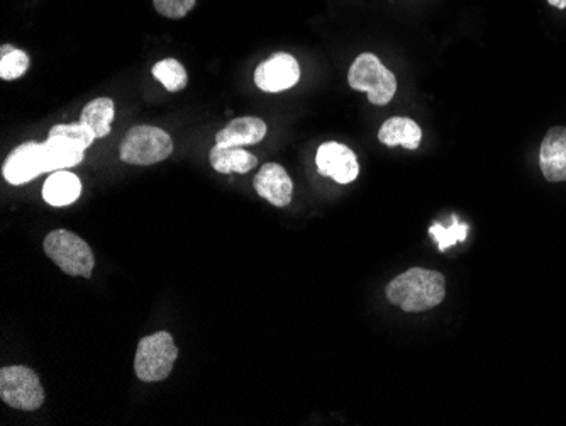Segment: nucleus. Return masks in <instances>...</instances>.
Instances as JSON below:
<instances>
[{"mask_svg":"<svg viewBox=\"0 0 566 426\" xmlns=\"http://www.w3.org/2000/svg\"><path fill=\"white\" fill-rule=\"evenodd\" d=\"M316 165L319 174L336 180L338 184H350L360 174V165L355 152L336 141H328L319 146Z\"/></svg>","mask_w":566,"mask_h":426,"instance_id":"nucleus-8","label":"nucleus"},{"mask_svg":"<svg viewBox=\"0 0 566 426\" xmlns=\"http://www.w3.org/2000/svg\"><path fill=\"white\" fill-rule=\"evenodd\" d=\"M197 0H153L156 12L168 19H182L195 7Z\"/></svg>","mask_w":566,"mask_h":426,"instance_id":"nucleus-21","label":"nucleus"},{"mask_svg":"<svg viewBox=\"0 0 566 426\" xmlns=\"http://www.w3.org/2000/svg\"><path fill=\"white\" fill-rule=\"evenodd\" d=\"M29 57L23 50H12L0 58V79L17 80L28 72Z\"/></svg>","mask_w":566,"mask_h":426,"instance_id":"nucleus-19","label":"nucleus"},{"mask_svg":"<svg viewBox=\"0 0 566 426\" xmlns=\"http://www.w3.org/2000/svg\"><path fill=\"white\" fill-rule=\"evenodd\" d=\"M178 348L168 331H158L139 342L134 372L139 381L160 382L172 374Z\"/></svg>","mask_w":566,"mask_h":426,"instance_id":"nucleus-3","label":"nucleus"},{"mask_svg":"<svg viewBox=\"0 0 566 426\" xmlns=\"http://www.w3.org/2000/svg\"><path fill=\"white\" fill-rule=\"evenodd\" d=\"M85 146L65 136L48 133L45 143L28 141L14 148L2 165V175L11 185H24L41 174L67 170L82 162Z\"/></svg>","mask_w":566,"mask_h":426,"instance_id":"nucleus-1","label":"nucleus"},{"mask_svg":"<svg viewBox=\"0 0 566 426\" xmlns=\"http://www.w3.org/2000/svg\"><path fill=\"white\" fill-rule=\"evenodd\" d=\"M387 299L406 313H422L443 303L446 296L444 275L436 270H407L387 286Z\"/></svg>","mask_w":566,"mask_h":426,"instance_id":"nucleus-2","label":"nucleus"},{"mask_svg":"<svg viewBox=\"0 0 566 426\" xmlns=\"http://www.w3.org/2000/svg\"><path fill=\"white\" fill-rule=\"evenodd\" d=\"M0 398L14 410L34 411L45 403V389L34 370L14 365L0 370Z\"/></svg>","mask_w":566,"mask_h":426,"instance_id":"nucleus-7","label":"nucleus"},{"mask_svg":"<svg viewBox=\"0 0 566 426\" xmlns=\"http://www.w3.org/2000/svg\"><path fill=\"white\" fill-rule=\"evenodd\" d=\"M50 133L65 136L68 140L77 141V143L85 146V148L92 146L95 138H97L94 131H92L87 124L82 123V121L72 124H56V126L50 129Z\"/></svg>","mask_w":566,"mask_h":426,"instance_id":"nucleus-20","label":"nucleus"},{"mask_svg":"<svg viewBox=\"0 0 566 426\" xmlns=\"http://www.w3.org/2000/svg\"><path fill=\"white\" fill-rule=\"evenodd\" d=\"M172 153V136L163 129L146 124L129 129L119 148L121 160L131 165H153L167 160Z\"/></svg>","mask_w":566,"mask_h":426,"instance_id":"nucleus-5","label":"nucleus"},{"mask_svg":"<svg viewBox=\"0 0 566 426\" xmlns=\"http://www.w3.org/2000/svg\"><path fill=\"white\" fill-rule=\"evenodd\" d=\"M422 131L416 121L409 118H390L378 131V140L383 145L404 146L407 150H417L421 145Z\"/></svg>","mask_w":566,"mask_h":426,"instance_id":"nucleus-15","label":"nucleus"},{"mask_svg":"<svg viewBox=\"0 0 566 426\" xmlns=\"http://www.w3.org/2000/svg\"><path fill=\"white\" fill-rule=\"evenodd\" d=\"M12 50H16V48H14V46L11 45H4L2 46V55H6V53H9V51Z\"/></svg>","mask_w":566,"mask_h":426,"instance_id":"nucleus-23","label":"nucleus"},{"mask_svg":"<svg viewBox=\"0 0 566 426\" xmlns=\"http://www.w3.org/2000/svg\"><path fill=\"white\" fill-rule=\"evenodd\" d=\"M153 77L160 82L168 92H178L184 90L189 82V75L184 65L175 60V58H165L161 62L156 63L153 67Z\"/></svg>","mask_w":566,"mask_h":426,"instance_id":"nucleus-17","label":"nucleus"},{"mask_svg":"<svg viewBox=\"0 0 566 426\" xmlns=\"http://www.w3.org/2000/svg\"><path fill=\"white\" fill-rule=\"evenodd\" d=\"M351 89L367 92L368 101L375 106H385L394 99L397 79L389 68L372 53H363L356 58L348 72Z\"/></svg>","mask_w":566,"mask_h":426,"instance_id":"nucleus-4","label":"nucleus"},{"mask_svg":"<svg viewBox=\"0 0 566 426\" xmlns=\"http://www.w3.org/2000/svg\"><path fill=\"white\" fill-rule=\"evenodd\" d=\"M114 114H116L114 101L107 99V97H99V99H94L84 107L80 121L87 124L97 138H106L111 133Z\"/></svg>","mask_w":566,"mask_h":426,"instance_id":"nucleus-16","label":"nucleus"},{"mask_svg":"<svg viewBox=\"0 0 566 426\" xmlns=\"http://www.w3.org/2000/svg\"><path fill=\"white\" fill-rule=\"evenodd\" d=\"M551 6L558 7V9H566V0H548Z\"/></svg>","mask_w":566,"mask_h":426,"instance_id":"nucleus-22","label":"nucleus"},{"mask_svg":"<svg viewBox=\"0 0 566 426\" xmlns=\"http://www.w3.org/2000/svg\"><path fill=\"white\" fill-rule=\"evenodd\" d=\"M468 230H470V226L461 223L460 219L453 216V225L450 228H444L441 223H434L429 228V235L433 236L434 240L438 242L439 252H444L456 243L465 242Z\"/></svg>","mask_w":566,"mask_h":426,"instance_id":"nucleus-18","label":"nucleus"},{"mask_svg":"<svg viewBox=\"0 0 566 426\" xmlns=\"http://www.w3.org/2000/svg\"><path fill=\"white\" fill-rule=\"evenodd\" d=\"M82 194V182L67 170H56L43 185V199L53 208H65Z\"/></svg>","mask_w":566,"mask_h":426,"instance_id":"nucleus-13","label":"nucleus"},{"mask_svg":"<svg viewBox=\"0 0 566 426\" xmlns=\"http://www.w3.org/2000/svg\"><path fill=\"white\" fill-rule=\"evenodd\" d=\"M539 165L548 182H566V128L555 126L544 136Z\"/></svg>","mask_w":566,"mask_h":426,"instance_id":"nucleus-10","label":"nucleus"},{"mask_svg":"<svg viewBox=\"0 0 566 426\" xmlns=\"http://www.w3.org/2000/svg\"><path fill=\"white\" fill-rule=\"evenodd\" d=\"M45 252L65 274L92 277L95 258L89 245L72 231L55 230L45 238Z\"/></svg>","mask_w":566,"mask_h":426,"instance_id":"nucleus-6","label":"nucleus"},{"mask_svg":"<svg viewBox=\"0 0 566 426\" xmlns=\"http://www.w3.org/2000/svg\"><path fill=\"white\" fill-rule=\"evenodd\" d=\"M255 191L263 199L272 202L273 206L283 208L289 206L294 194V184L290 179L287 170L283 169L278 163H267L261 167L260 172L255 177Z\"/></svg>","mask_w":566,"mask_h":426,"instance_id":"nucleus-11","label":"nucleus"},{"mask_svg":"<svg viewBox=\"0 0 566 426\" xmlns=\"http://www.w3.org/2000/svg\"><path fill=\"white\" fill-rule=\"evenodd\" d=\"M299 79V62L289 53H277L260 63L255 70L256 87L270 94L292 89Z\"/></svg>","mask_w":566,"mask_h":426,"instance_id":"nucleus-9","label":"nucleus"},{"mask_svg":"<svg viewBox=\"0 0 566 426\" xmlns=\"http://www.w3.org/2000/svg\"><path fill=\"white\" fill-rule=\"evenodd\" d=\"M212 169L219 174H248L258 165V158L241 146L214 145L209 155Z\"/></svg>","mask_w":566,"mask_h":426,"instance_id":"nucleus-14","label":"nucleus"},{"mask_svg":"<svg viewBox=\"0 0 566 426\" xmlns=\"http://www.w3.org/2000/svg\"><path fill=\"white\" fill-rule=\"evenodd\" d=\"M267 124L260 118H238L222 128L216 135V145L243 146L256 145L267 136Z\"/></svg>","mask_w":566,"mask_h":426,"instance_id":"nucleus-12","label":"nucleus"}]
</instances>
